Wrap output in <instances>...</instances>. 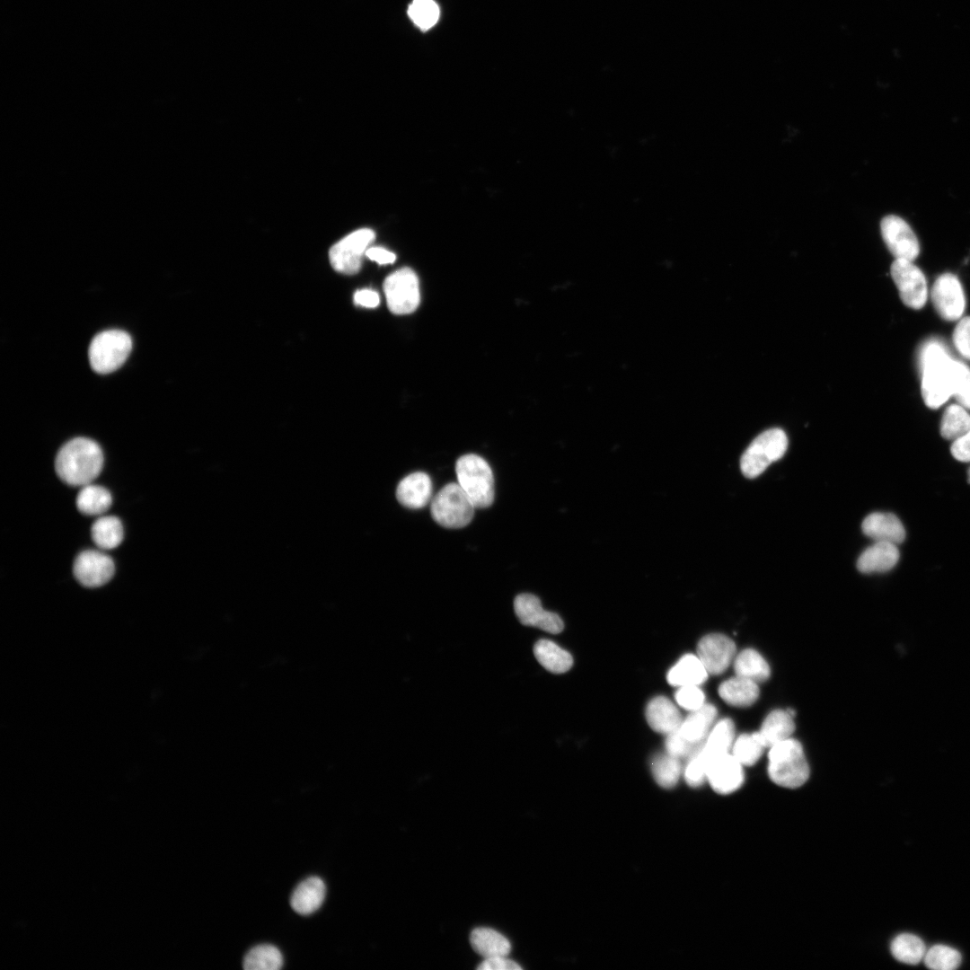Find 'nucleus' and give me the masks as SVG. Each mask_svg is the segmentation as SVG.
Returning a JSON list of instances; mask_svg holds the SVG:
<instances>
[{"instance_id":"nucleus-8","label":"nucleus","mask_w":970,"mask_h":970,"mask_svg":"<svg viewBox=\"0 0 970 970\" xmlns=\"http://www.w3.org/2000/svg\"><path fill=\"white\" fill-rule=\"evenodd\" d=\"M387 305L395 314H408L419 304V284L416 273L402 268L389 275L384 283Z\"/></svg>"},{"instance_id":"nucleus-6","label":"nucleus","mask_w":970,"mask_h":970,"mask_svg":"<svg viewBox=\"0 0 970 970\" xmlns=\"http://www.w3.org/2000/svg\"><path fill=\"white\" fill-rule=\"evenodd\" d=\"M132 349L128 333L120 330H108L98 333L92 340L88 357L96 373L109 374L122 366Z\"/></svg>"},{"instance_id":"nucleus-9","label":"nucleus","mask_w":970,"mask_h":970,"mask_svg":"<svg viewBox=\"0 0 970 970\" xmlns=\"http://www.w3.org/2000/svg\"><path fill=\"white\" fill-rule=\"evenodd\" d=\"M890 272L902 302L910 308L922 309L928 297L927 282L922 271L911 260L895 259Z\"/></svg>"},{"instance_id":"nucleus-23","label":"nucleus","mask_w":970,"mask_h":970,"mask_svg":"<svg viewBox=\"0 0 970 970\" xmlns=\"http://www.w3.org/2000/svg\"><path fill=\"white\" fill-rule=\"evenodd\" d=\"M717 717V709L712 704L705 703L700 709L691 711L683 719L679 728L682 736L692 744L703 743Z\"/></svg>"},{"instance_id":"nucleus-26","label":"nucleus","mask_w":970,"mask_h":970,"mask_svg":"<svg viewBox=\"0 0 970 970\" xmlns=\"http://www.w3.org/2000/svg\"><path fill=\"white\" fill-rule=\"evenodd\" d=\"M470 943L473 950L484 958L507 956L511 950L509 940L498 931L486 927L472 930Z\"/></svg>"},{"instance_id":"nucleus-1","label":"nucleus","mask_w":970,"mask_h":970,"mask_svg":"<svg viewBox=\"0 0 970 970\" xmlns=\"http://www.w3.org/2000/svg\"><path fill=\"white\" fill-rule=\"evenodd\" d=\"M102 465L100 445L86 437L69 440L59 449L55 460L57 474L71 486L90 484L98 477Z\"/></svg>"},{"instance_id":"nucleus-38","label":"nucleus","mask_w":970,"mask_h":970,"mask_svg":"<svg viewBox=\"0 0 970 970\" xmlns=\"http://www.w3.org/2000/svg\"><path fill=\"white\" fill-rule=\"evenodd\" d=\"M408 15L419 29L426 31L436 24L440 10L434 0H413L408 7Z\"/></svg>"},{"instance_id":"nucleus-25","label":"nucleus","mask_w":970,"mask_h":970,"mask_svg":"<svg viewBox=\"0 0 970 970\" xmlns=\"http://www.w3.org/2000/svg\"><path fill=\"white\" fill-rule=\"evenodd\" d=\"M793 718L788 710H774L771 711L762 723L757 731L758 736L765 747L790 737L795 730Z\"/></svg>"},{"instance_id":"nucleus-18","label":"nucleus","mask_w":970,"mask_h":970,"mask_svg":"<svg viewBox=\"0 0 970 970\" xmlns=\"http://www.w3.org/2000/svg\"><path fill=\"white\" fill-rule=\"evenodd\" d=\"M862 532L875 542L901 543L905 538V530L900 519L891 513L876 512L865 517L861 525Z\"/></svg>"},{"instance_id":"nucleus-40","label":"nucleus","mask_w":970,"mask_h":970,"mask_svg":"<svg viewBox=\"0 0 970 970\" xmlns=\"http://www.w3.org/2000/svg\"><path fill=\"white\" fill-rule=\"evenodd\" d=\"M701 748L688 759L683 771L685 781L692 787H699L707 780L710 761L701 752Z\"/></svg>"},{"instance_id":"nucleus-17","label":"nucleus","mask_w":970,"mask_h":970,"mask_svg":"<svg viewBox=\"0 0 970 970\" xmlns=\"http://www.w3.org/2000/svg\"><path fill=\"white\" fill-rule=\"evenodd\" d=\"M399 503L410 509L426 507L432 499V481L422 472H416L404 477L396 489Z\"/></svg>"},{"instance_id":"nucleus-35","label":"nucleus","mask_w":970,"mask_h":970,"mask_svg":"<svg viewBox=\"0 0 970 970\" xmlns=\"http://www.w3.org/2000/svg\"><path fill=\"white\" fill-rule=\"evenodd\" d=\"M655 780L665 789L676 785L682 774L680 759L668 753L656 755L651 762Z\"/></svg>"},{"instance_id":"nucleus-20","label":"nucleus","mask_w":970,"mask_h":970,"mask_svg":"<svg viewBox=\"0 0 970 970\" xmlns=\"http://www.w3.org/2000/svg\"><path fill=\"white\" fill-rule=\"evenodd\" d=\"M899 560L896 544L875 542L859 557L857 568L861 573L886 572L893 569Z\"/></svg>"},{"instance_id":"nucleus-45","label":"nucleus","mask_w":970,"mask_h":970,"mask_svg":"<svg viewBox=\"0 0 970 970\" xmlns=\"http://www.w3.org/2000/svg\"><path fill=\"white\" fill-rule=\"evenodd\" d=\"M950 451L955 459L965 463L970 462V428L965 435L953 441Z\"/></svg>"},{"instance_id":"nucleus-7","label":"nucleus","mask_w":970,"mask_h":970,"mask_svg":"<svg viewBox=\"0 0 970 970\" xmlns=\"http://www.w3.org/2000/svg\"><path fill=\"white\" fill-rule=\"evenodd\" d=\"M788 437L780 428H770L757 436L741 456L740 467L747 478H755L783 456Z\"/></svg>"},{"instance_id":"nucleus-34","label":"nucleus","mask_w":970,"mask_h":970,"mask_svg":"<svg viewBox=\"0 0 970 970\" xmlns=\"http://www.w3.org/2000/svg\"><path fill=\"white\" fill-rule=\"evenodd\" d=\"M970 428V414L960 404L948 406L941 419L940 434L945 439L956 440Z\"/></svg>"},{"instance_id":"nucleus-28","label":"nucleus","mask_w":970,"mask_h":970,"mask_svg":"<svg viewBox=\"0 0 970 970\" xmlns=\"http://www.w3.org/2000/svg\"><path fill=\"white\" fill-rule=\"evenodd\" d=\"M534 654L537 661L548 671L562 674L573 665L571 655L549 639H540L534 646Z\"/></svg>"},{"instance_id":"nucleus-15","label":"nucleus","mask_w":970,"mask_h":970,"mask_svg":"<svg viewBox=\"0 0 970 970\" xmlns=\"http://www.w3.org/2000/svg\"><path fill=\"white\" fill-rule=\"evenodd\" d=\"M514 610L519 622L525 626L535 627L550 633L562 631L564 623L555 613L542 608L540 599L532 594L524 593L516 596Z\"/></svg>"},{"instance_id":"nucleus-31","label":"nucleus","mask_w":970,"mask_h":970,"mask_svg":"<svg viewBox=\"0 0 970 970\" xmlns=\"http://www.w3.org/2000/svg\"><path fill=\"white\" fill-rule=\"evenodd\" d=\"M890 948L896 960L908 965L920 963L927 951L922 939L911 933L897 935L892 940Z\"/></svg>"},{"instance_id":"nucleus-46","label":"nucleus","mask_w":970,"mask_h":970,"mask_svg":"<svg viewBox=\"0 0 970 970\" xmlns=\"http://www.w3.org/2000/svg\"><path fill=\"white\" fill-rule=\"evenodd\" d=\"M354 302L364 307L375 308L379 304L380 298L378 294L374 290L361 289L355 293Z\"/></svg>"},{"instance_id":"nucleus-24","label":"nucleus","mask_w":970,"mask_h":970,"mask_svg":"<svg viewBox=\"0 0 970 970\" xmlns=\"http://www.w3.org/2000/svg\"><path fill=\"white\" fill-rule=\"evenodd\" d=\"M709 675L697 655L686 654L668 671L666 678L673 686H700Z\"/></svg>"},{"instance_id":"nucleus-14","label":"nucleus","mask_w":970,"mask_h":970,"mask_svg":"<svg viewBox=\"0 0 970 970\" xmlns=\"http://www.w3.org/2000/svg\"><path fill=\"white\" fill-rule=\"evenodd\" d=\"M736 645L728 636L711 633L702 637L697 645V656L710 675L724 673L736 657Z\"/></svg>"},{"instance_id":"nucleus-10","label":"nucleus","mask_w":970,"mask_h":970,"mask_svg":"<svg viewBox=\"0 0 970 970\" xmlns=\"http://www.w3.org/2000/svg\"><path fill=\"white\" fill-rule=\"evenodd\" d=\"M371 229L357 230L335 243L330 250V261L336 271L344 274L357 273L368 245L375 239Z\"/></svg>"},{"instance_id":"nucleus-30","label":"nucleus","mask_w":970,"mask_h":970,"mask_svg":"<svg viewBox=\"0 0 970 970\" xmlns=\"http://www.w3.org/2000/svg\"><path fill=\"white\" fill-rule=\"evenodd\" d=\"M112 502L110 491L99 485L87 484L79 491L76 506L86 516H98L105 513Z\"/></svg>"},{"instance_id":"nucleus-2","label":"nucleus","mask_w":970,"mask_h":970,"mask_svg":"<svg viewBox=\"0 0 970 970\" xmlns=\"http://www.w3.org/2000/svg\"><path fill=\"white\" fill-rule=\"evenodd\" d=\"M953 362L943 345L936 340L927 342L922 348L920 354L922 395L929 408L940 407L953 395Z\"/></svg>"},{"instance_id":"nucleus-47","label":"nucleus","mask_w":970,"mask_h":970,"mask_svg":"<svg viewBox=\"0 0 970 970\" xmlns=\"http://www.w3.org/2000/svg\"><path fill=\"white\" fill-rule=\"evenodd\" d=\"M366 256L381 265L392 263L396 260L394 253L382 247L367 249Z\"/></svg>"},{"instance_id":"nucleus-43","label":"nucleus","mask_w":970,"mask_h":970,"mask_svg":"<svg viewBox=\"0 0 970 970\" xmlns=\"http://www.w3.org/2000/svg\"><path fill=\"white\" fill-rule=\"evenodd\" d=\"M953 342L957 351L970 360V316L962 318L956 326Z\"/></svg>"},{"instance_id":"nucleus-37","label":"nucleus","mask_w":970,"mask_h":970,"mask_svg":"<svg viewBox=\"0 0 970 970\" xmlns=\"http://www.w3.org/2000/svg\"><path fill=\"white\" fill-rule=\"evenodd\" d=\"M923 961L925 966L930 969L953 970L960 966L962 957L957 949L938 944L926 951Z\"/></svg>"},{"instance_id":"nucleus-4","label":"nucleus","mask_w":970,"mask_h":970,"mask_svg":"<svg viewBox=\"0 0 970 970\" xmlns=\"http://www.w3.org/2000/svg\"><path fill=\"white\" fill-rule=\"evenodd\" d=\"M455 472L458 484L475 507L486 508L491 506L495 497V483L492 470L486 460L474 454H464L456 461Z\"/></svg>"},{"instance_id":"nucleus-12","label":"nucleus","mask_w":970,"mask_h":970,"mask_svg":"<svg viewBox=\"0 0 970 970\" xmlns=\"http://www.w3.org/2000/svg\"><path fill=\"white\" fill-rule=\"evenodd\" d=\"M931 300L940 317L947 321L958 320L965 310L966 299L962 286L952 273L940 275L931 289Z\"/></svg>"},{"instance_id":"nucleus-3","label":"nucleus","mask_w":970,"mask_h":970,"mask_svg":"<svg viewBox=\"0 0 970 970\" xmlns=\"http://www.w3.org/2000/svg\"><path fill=\"white\" fill-rule=\"evenodd\" d=\"M768 775L775 784L796 789L809 777V766L801 744L789 737L770 747Z\"/></svg>"},{"instance_id":"nucleus-22","label":"nucleus","mask_w":970,"mask_h":970,"mask_svg":"<svg viewBox=\"0 0 970 970\" xmlns=\"http://www.w3.org/2000/svg\"><path fill=\"white\" fill-rule=\"evenodd\" d=\"M718 692L726 703L738 708L753 705L760 694L758 683L738 675L724 681Z\"/></svg>"},{"instance_id":"nucleus-48","label":"nucleus","mask_w":970,"mask_h":970,"mask_svg":"<svg viewBox=\"0 0 970 970\" xmlns=\"http://www.w3.org/2000/svg\"><path fill=\"white\" fill-rule=\"evenodd\" d=\"M968 481H969V483H970V468H969V470H968Z\"/></svg>"},{"instance_id":"nucleus-13","label":"nucleus","mask_w":970,"mask_h":970,"mask_svg":"<svg viewBox=\"0 0 970 970\" xmlns=\"http://www.w3.org/2000/svg\"><path fill=\"white\" fill-rule=\"evenodd\" d=\"M73 571L80 584L86 587H99L109 582L114 575L112 559L94 550L84 551L75 560Z\"/></svg>"},{"instance_id":"nucleus-11","label":"nucleus","mask_w":970,"mask_h":970,"mask_svg":"<svg viewBox=\"0 0 970 970\" xmlns=\"http://www.w3.org/2000/svg\"><path fill=\"white\" fill-rule=\"evenodd\" d=\"M880 232L886 247L895 259L914 260L920 244L913 229L900 216L888 215L880 222Z\"/></svg>"},{"instance_id":"nucleus-5","label":"nucleus","mask_w":970,"mask_h":970,"mask_svg":"<svg viewBox=\"0 0 970 970\" xmlns=\"http://www.w3.org/2000/svg\"><path fill=\"white\" fill-rule=\"evenodd\" d=\"M474 508L462 487L458 483L449 482L432 498L430 514L441 526L458 529L470 524Z\"/></svg>"},{"instance_id":"nucleus-44","label":"nucleus","mask_w":970,"mask_h":970,"mask_svg":"<svg viewBox=\"0 0 970 970\" xmlns=\"http://www.w3.org/2000/svg\"><path fill=\"white\" fill-rule=\"evenodd\" d=\"M480 970H520L522 967L505 956L484 958L477 967Z\"/></svg>"},{"instance_id":"nucleus-39","label":"nucleus","mask_w":970,"mask_h":970,"mask_svg":"<svg viewBox=\"0 0 970 970\" xmlns=\"http://www.w3.org/2000/svg\"><path fill=\"white\" fill-rule=\"evenodd\" d=\"M953 379V396L961 406L970 409V368L965 364L954 360Z\"/></svg>"},{"instance_id":"nucleus-19","label":"nucleus","mask_w":970,"mask_h":970,"mask_svg":"<svg viewBox=\"0 0 970 970\" xmlns=\"http://www.w3.org/2000/svg\"><path fill=\"white\" fill-rule=\"evenodd\" d=\"M646 719L653 730L666 736L678 729L683 722L677 707L664 696L653 698L648 702Z\"/></svg>"},{"instance_id":"nucleus-16","label":"nucleus","mask_w":970,"mask_h":970,"mask_svg":"<svg viewBox=\"0 0 970 970\" xmlns=\"http://www.w3.org/2000/svg\"><path fill=\"white\" fill-rule=\"evenodd\" d=\"M743 767L729 752L711 762L707 772V781L719 794H730L737 790L744 782Z\"/></svg>"},{"instance_id":"nucleus-42","label":"nucleus","mask_w":970,"mask_h":970,"mask_svg":"<svg viewBox=\"0 0 970 970\" xmlns=\"http://www.w3.org/2000/svg\"><path fill=\"white\" fill-rule=\"evenodd\" d=\"M678 705L686 710L693 711L705 704V694L699 685L681 686L675 694Z\"/></svg>"},{"instance_id":"nucleus-41","label":"nucleus","mask_w":970,"mask_h":970,"mask_svg":"<svg viewBox=\"0 0 970 970\" xmlns=\"http://www.w3.org/2000/svg\"><path fill=\"white\" fill-rule=\"evenodd\" d=\"M703 743L692 744L686 740L679 728L666 736V750L677 758H691L702 746Z\"/></svg>"},{"instance_id":"nucleus-32","label":"nucleus","mask_w":970,"mask_h":970,"mask_svg":"<svg viewBox=\"0 0 970 970\" xmlns=\"http://www.w3.org/2000/svg\"><path fill=\"white\" fill-rule=\"evenodd\" d=\"M92 538L94 543L105 550H110L120 544L123 539L121 521L112 516L98 518L92 525Z\"/></svg>"},{"instance_id":"nucleus-36","label":"nucleus","mask_w":970,"mask_h":970,"mask_svg":"<svg viewBox=\"0 0 970 970\" xmlns=\"http://www.w3.org/2000/svg\"><path fill=\"white\" fill-rule=\"evenodd\" d=\"M764 748L757 732L742 734L735 738L731 754L743 766H752L760 759Z\"/></svg>"},{"instance_id":"nucleus-29","label":"nucleus","mask_w":970,"mask_h":970,"mask_svg":"<svg viewBox=\"0 0 970 970\" xmlns=\"http://www.w3.org/2000/svg\"><path fill=\"white\" fill-rule=\"evenodd\" d=\"M736 675L756 683L765 682L771 675L768 663L755 649L745 648L736 655L733 661Z\"/></svg>"},{"instance_id":"nucleus-27","label":"nucleus","mask_w":970,"mask_h":970,"mask_svg":"<svg viewBox=\"0 0 970 970\" xmlns=\"http://www.w3.org/2000/svg\"><path fill=\"white\" fill-rule=\"evenodd\" d=\"M735 741V726L731 719H723L710 729L701 748V753L711 762L729 753Z\"/></svg>"},{"instance_id":"nucleus-33","label":"nucleus","mask_w":970,"mask_h":970,"mask_svg":"<svg viewBox=\"0 0 970 970\" xmlns=\"http://www.w3.org/2000/svg\"><path fill=\"white\" fill-rule=\"evenodd\" d=\"M283 956L273 945L261 944L251 948L245 955L242 967L245 970H278L283 966Z\"/></svg>"},{"instance_id":"nucleus-21","label":"nucleus","mask_w":970,"mask_h":970,"mask_svg":"<svg viewBox=\"0 0 970 970\" xmlns=\"http://www.w3.org/2000/svg\"><path fill=\"white\" fill-rule=\"evenodd\" d=\"M325 892L324 882L318 877H310L293 891L290 897L291 907L299 914H311L322 906Z\"/></svg>"}]
</instances>
